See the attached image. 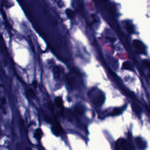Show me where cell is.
<instances>
[{"label": "cell", "instance_id": "12", "mask_svg": "<svg viewBox=\"0 0 150 150\" xmlns=\"http://www.w3.org/2000/svg\"><path fill=\"white\" fill-rule=\"evenodd\" d=\"M53 72H54V75L56 78L57 79L59 78L60 74H61V70H60V69L59 68V67L58 66L54 67V69H53Z\"/></svg>", "mask_w": 150, "mask_h": 150}, {"label": "cell", "instance_id": "16", "mask_svg": "<svg viewBox=\"0 0 150 150\" xmlns=\"http://www.w3.org/2000/svg\"><path fill=\"white\" fill-rule=\"evenodd\" d=\"M27 95L31 98H34L35 97V93H34L33 90H32V89L28 90L27 91Z\"/></svg>", "mask_w": 150, "mask_h": 150}, {"label": "cell", "instance_id": "3", "mask_svg": "<svg viewBox=\"0 0 150 150\" xmlns=\"http://www.w3.org/2000/svg\"><path fill=\"white\" fill-rule=\"evenodd\" d=\"M52 131L56 136H60L62 133V129L61 127V125L58 123H56L53 125Z\"/></svg>", "mask_w": 150, "mask_h": 150}, {"label": "cell", "instance_id": "19", "mask_svg": "<svg viewBox=\"0 0 150 150\" xmlns=\"http://www.w3.org/2000/svg\"><path fill=\"white\" fill-rule=\"evenodd\" d=\"M5 102H6V100H5V98L3 97L2 99H1V102H2V103H3V104H5Z\"/></svg>", "mask_w": 150, "mask_h": 150}, {"label": "cell", "instance_id": "1", "mask_svg": "<svg viewBox=\"0 0 150 150\" xmlns=\"http://www.w3.org/2000/svg\"><path fill=\"white\" fill-rule=\"evenodd\" d=\"M116 147L118 150H131L130 144L123 138L118 139L116 143Z\"/></svg>", "mask_w": 150, "mask_h": 150}, {"label": "cell", "instance_id": "11", "mask_svg": "<svg viewBox=\"0 0 150 150\" xmlns=\"http://www.w3.org/2000/svg\"><path fill=\"white\" fill-rule=\"evenodd\" d=\"M125 28L130 34H132L134 32V28L133 25L130 22H125Z\"/></svg>", "mask_w": 150, "mask_h": 150}, {"label": "cell", "instance_id": "5", "mask_svg": "<svg viewBox=\"0 0 150 150\" xmlns=\"http://www.w3.org/2000/svg\"><path fill=\"white\" fill-rule=\"evenodd\" d=\"M136 145H137V147L140 150H143L145 148V144L144 141H143L141 138L137 137L136 138Z\"/></svg>", "mask_w": 150, "mask_h": 150}, {"label": "cell", "instance_id": "8", "mask_svg": "<svg viewBox=\"0 0 150 150\" xmlns=\"http://www.w3.org/2000/svg\"><path fill=\"white\" fill-rule=\"evenodd\" d=\"M75 110L76 112L79 114H83L84 113V108L82 105L77 104L75 107Z\"/></svg>", "mask_w": 150, "mask_h": 150}, {"label": "cell", "instance_id": "10", "mask_svg": "<svg viewBox=\"0 0 150 150\" xmlns=\"http://www.w3.org/2000/svg\"><path fill=\"white\" fill-rule=\"evenodd\" d=\"M66 14L70 20L73 19L75 17V12L70 9H67L66 10Z\"/></svg>", "mask_w": 150, "mask_h": 150}, {"label": "cell", "instance_id": "21", "mask_svg": "<svg viewBox=\"0 0 150 150\" xmlns=\"http://www.w3.org/2000/svg\"><path fill=\"white\" fill-rule=\"evenodd\" d=\"M103 1H106V0H103Z\"/></svg>", "mask_w": 150, "mask_h": 150}, {"label": "cell", "instance_id": "6", "mask_svg": "<svg viewBox=\"0 0 150 150\" xmlns=\"http://www.w3.org/2000/svg\"><path fill=\"white\" fill-rule=\"evenodd\" d=\"M122 69L124 70H130V71H133V66L132 65V64L129 61H126L124 62L122 66Z\"/></svg>", "mask_w": 150, "mask_h": 150}, {"label": "cell", "instance_id": "18", "mask_svg": "<svg viewBox=\"0 0 150 150\" xmlns=\"http://www.w3.org/2000/svg\"><path fill=\"white\" fill-rule=\"evenodd\" d=\"M143 63L145 65L146 67L150 68V61H148V60H144L143 61Z\"/></svg>", "mask_w": 150, "mask_h": 150}, {"label": "cell", "instance_id": "2", "mask_svg": "<svg viewBox=\"0 0 150 150\" xmlns=\"http://www.w3.org/2000/svg\"><path fill=\"white\" fill-rule=\"evenodd\" d=\"M133 45L135 48L137 50L138 52L140 54H144L145 52V48H144V46L142 42L136 39L133 41Z\"/></svg>", "mask_w": 150, "mask_h": 150}, {"label": "cell", "instance_id": "14", "mask_svg": "<svg viewBox=\"0 0 150 150\" xmlns=\"http://www.w3.org/2000/svg\"><path fill=\"white\" fill-rule=\"evenodd\" d=\"M121 113H122V110H121V109H114L112 112H111V116H114L119 115V114H120Z\"/></svg>", "mask_w": 150, "mask_h": 150}, {"label": "cell", "instance_id": "17", "mask_svg": "<svg viewBox=\"0 0 150 150\" xmlns=\"http://www.w3.org/2000/svg\"><path fill=\"white\" fill-rule=\"evenodd\" d=\"M133 109L136 114H140V113H141V109H140V107H139L138 106H137V105H133Z\"/></svg>", "mask_w": 150, "mask_h": 150}, {"label": "cell", "instance_id": "7", "mask_svg": "<svg viewBox=\"0 0 150 150\" xmlns=\"http://www.w3.org/2000/svg\"><path fill=\"white\" fill-rule=\"evenodd\" d=\"M42 135H43V131H42V130L41 129H38L34 133V137L36 139L39 140L41 139Z\"/></svg>", "mask_w": 150, "mask_h": 150}, {"label": "cell", "instance_id": "15", "mask_svg": "<svg viewBox=\"0 0 150 150\" xmlns=\"http://www.w3.org/2000/svg\"><path fill=\"white\" fill-rule=\"evenodd\" d=\"M5 48V42L3 38L1 35H0V49L1 50H4Z\"/></svg>", "mask_w": 150, "mask_h": 150}, {"label": "cell", "instance_id": "4", "mask_svg": "<svg viewBox=\"0 0 150 150\" xmlns=\"http://www.w3.org/2000/svg\"><path fill=\"white\" fill-rule=\"evenodd\" d=\"M104 101V96L103 95H101L99 94V95H97V97H95V99H94V103L95 104H96V106H100L103 103Z\"/></svg>", "mask_w": 150, "mask_h": 150}, {"label": "cell", "instance_id": "13", "mask_svg": "<svg viewBox=\"0 0 150 150\" xmlns=\"http://www.w3.org/2000/svg\"><path fill=\"white\" fill-rule=\"evenodd\" d=\"M55 103L58 107H61L63 105L62 99L60 97H58L55 99Z\"/></svg>", "mask_w": 150, "mask_h": 150}, {"label": "cell", "instance_id": "20", "mask_svg": "<svg viewBox=\"0 0 150 150\" xmlns=\"http://www.w3.org/2000/svg\"><path fill=\"white\" fill-rule=\"evenodd\" d=\"M32 84H33V85L34 86V87H35V88H36V87L37 86V83H36V81H34L33 82V83H32Z\"/></svg>", "mask_w": 150, "mask_h": 150}, {"label": "cell", "instance_id": "9", "mask_svg": "<svg viewBox=\"0 0 150 150\" xmlns=\"http://www.w3.org/2000/svg\"><path fill=\"white\" fill-rule=\"evenodd\" d=\"M67 81H68V84L70 86H75V83H76V80H75L74 77L70 76V75L67 76Z\"/></svg>", "mask_w": 150, "mask_h": 150}]
</instances>
